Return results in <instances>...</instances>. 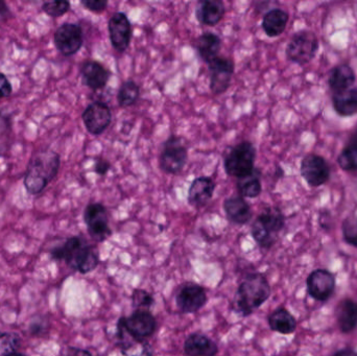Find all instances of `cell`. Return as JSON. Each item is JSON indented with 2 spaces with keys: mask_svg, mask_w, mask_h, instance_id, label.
Masks as SVG:
<instances>
[{
  "mask_svg": "<svg viewBox=\"0 0 357 356\" xmlns=\"http://www.w3.org/2000/svg\"><path fill=\"white\" fill-rule=\"evenodd\" d=\"M50 255L54 261H65L71 269L84 275L91 273L100 265L98 248L81 236L67 238L62 245L52 249Z\"/></svg>",
  "mask_w": 357,
  "mask_h": 356,
  "instance_id": "6da1fadb",
  "label": "cell"
},
{
  "mask_svg": "<svg viewBox=\"0 0 357 356\" xmlns=\"http://www.w3.org/2000/svg\"><path fill=\"white\" fill-rule=\"evenodd\" d=\"M270 284L261 273H250L239 284L235 294V309L243 317H249L270 298Z\"/></svg>",
  "mask_w": 357,
  "mask_h": 356,
  "instance_id": "7a4b0ae2",
  "label": "cell"
},
{
  "mask_svg": "<svg viewBox=\"0 0 357 356\" xmlns=\"http://www.w3.org/2000/svg\"><path fill=\"white\" fill-rule=\"evenodd\" d=\"M60 165V155L54 150H42L31 157L23 181L27 192L38 194L43 192L58 175Z\"/></svg>",
  "mask_w": 357,
  "mask_h": 356,
  "instance_id": "3957f363",
  "label": "cell"
},
{
  "mask_svg": "<svg viewBox=\"0 0 357 356\" xmlns=\"http://www.w3.org/2000/svg\"><path fill=\"white\" fill-rule=\"evenodd\" d=\"M285 226V217L282 211L277 207L264 209L254 221L251 234L258 246L262 249L272 248L277 240V236Z\"/></svg>",
  "mask_w": 357,
  "mask_h": 356,
  "instance_id": "277c9868",
  "label": "cell"
},
{
  "mask_svg": "<svg viewBox=\"0 0 357 356\" xmlns=\"http://www.w3.org/2000/svg\"><path fill=\"white\" fill-rule=\"evenodd\" d=\"M256 148L252 142L243 141L233 146L225 157L224 169L230 177H248L255 171Z\"/></svg>",
  "mask_w": 357,
  "mask_h": 356,
  "instance_id": "5b68a950",
  "label": "cell"
},
{
  "mask_svg": "<svg viewBox=\"0 0 357 356\" xmlns=\"http://www.w3.org/2000/svg\"><path fill=\"white\" fill-rule=\"evenodd\" d=\"M156 330V318L150 311H135L129 317L119 318L116 325V332H123L138 341L148 340Z\"/></svg>",
  "mask_w": 357,
  "mask_h": 356,
  "instance_id": "8992f818",
  "label": "cell"
},
{
  "mask_svg": "<svg viewBox=\"0 0 357 356\" xmlns=\"http://www.w3.org/2000/svg\"><path fill=\"white\" fill-rule=\"evenodd\" d=\"M319 46L320 43L316 33L310 31H298L287 44L285 54L291 63L305 65L314 59Z\"/></svg>",
  "mask_w": 357,
  "mask_h": 356,
  "instance_id": "52a82bcc",
  "label": "cell"
},
{
  "mask_svg": "<svg viewBox=\"0 0 357 356\" xmlns=\"http://www.w3.org/2000/svg\"><path fill=\"white\" fill-rule=\"evenodd\" d=\"M188 150L177 136H169L162 146L159 156V167L161 171L169 175H177L186 165Z\"/></svg>",
  "mask_w": 357,
  "mask_h": 356,
  "instance_id": "ba28073f",
  "label": "cell"
},
{
  "mask_svg": "<svg viewBox=\"0 0 357 356\" xmlns=\"http://www.w3.org/2000/svg\"><path fill=\"white\" fill-rule=\"evenodd\" d=\"M84 222L92 240L104 242L112 235L106 207L100 203H90L84 211Z\"/></svg>",
  "mask_w": 357,
  "mask_h": 356,
  "instance_id": "9c48e42d",
  "label": "cell"
},
{
  "mask_svg": "<svg viewBox=\"0 0 357 356\" xmlns=\"http://www.w3.org/2000/svg\"><path fill=\"white\" fill-rule=\"evenodd\" d=\"M300 173L310 187H320L331 179V167L320 155H306L302 159Z\"/></svg>",
  "mask_w": 357,
  "mask_h": 356,
  "instance_id": "30bf717a",
  "label": "cell"
},
{
  "mask_svg": "<svg viewBox=\"0 0 357 356\" xmlns=\"http://www.w3.org/2000/svg\"><path fill=\"white\" fill-rule=\"evenodd\" d=\"M209 66V88L212 93L220 95L230 87L234 75L235 64L232 59L218 56L208 64Z\"/></svg>",
  "mask_w": 357,
  "mask_h": 356,
  "instance_id": "8fae6325",
  "label": "cell"
},
{
  "mask_svg": "<svg viewBox=\"0 0 357 356\" xmlns=\"http://www.w3.org/2000/svg\"><path fill=\"white\" fill-rule=\"evenodd\" d=\"M54 41L56 49L63 56H73L83 46V29L81 25L75 23H64L54 33Z\"/></svg>",
  "mask_w": 357,
  "mask_h": 356,
  "instance_id": "7c38bea8",
  "label": "cell"
},
{
  "mask_svg": "<svg viewBox=\"0 0 357 356\" xmlns=\"http://www.w3.org/2000/svg\"><path fill=\"white\" fill-rule=\"evenodd\" d=\"M86 130L91 135L100 136L112 123V112L108 105L102 102L90 104L82 114Z\"/></svg>",
  "mask_w": 357,
  "mask_h": 356,
  "instance_id": "4fadbf2b",
  "label": "cell"
},
{
  "mask_svg": "<svg viewBox=\"0 0 357 356\" xmlns=\"http://www.w3.org/2000/svg\"><path fill=\"white\" fill-rule=\"evenodd\" d=\"M207 300L205 288L193 282H188L181 286L176 296L178 309L183 314L197 313L205 307Z\"/></svg>",
  "mask_w": 357,
  "mask_h": 356,
  "instance_id": "5bb4252c",
  "label": "cell"
},
{
  "mask_svg": "<svg viewBox=\"0 0 357 356\" xmlns=\"http://www.w3.org/2000/svg\"><path fill=\"white\" fill-rule=\"evenodd\" d=\"M109 38L115 50L125 52L132 39V24L129 17L123 12L113 14L108 22Z\"/></svg>",
  "mask_w": 357,
  "mask_h": 356,
  "instance_id": "9a60e30c",
  "label": "cell"
},
{
  "mask_svg": "<svg viewBox=\"0 0 357 356\" xmlns=\"http://www.w3.org/2000/svg\"><path fill=\"white\" fill-rule=\"evenodd\" d=\"M307 292L317 301H327L335 290V277L328 270L318 269L310 274L306 280Z\"/></svg>",
  "mask_w": 357,
  "mask_h": 356,
  "instance_id": "2e32d148",
  "label": "cell"
},
{
  "mask_svg": "<svg viewBox=\"0 0 357 356\" xmlns=\"http://www.w3.org/2000/svg\"><path fill=\"white\" fill-rule=\"evenodd\" d=\"M82 82L92 90L106 87L111 77V71L98 61L87 60L81 66Z\"/></svg>",
  "mask_w": 357,
  "mask_h": 356,
  "instance_id": "e0dca14e",
  "label": "cell"
},
{
  "mask_svg": "<svg viewBox=\"0 0 357 356\" xmlns=\"http://www.w3.org/2000/svg\"><path fill=\"white\" fill-rule=\"evenodd\" d=\"M214 192H215V182L211 178H195L188 190L189 205L195 208L205 206L213 198Z\"/></svg>",
  "mask_w": 357,
  "mask_h": 356,
  "instance_id": "ac0fdd59",
  "label": "cell"
},
{
  "mask_svg": "<svg viewBox=\"0 0 357 356\" xmlns=\"http://www.w3.org/2000/svg\"><path fill=\"white\" fill-rule=\"evenodd\" d=\"M222 207H224L225 215L228 221L235 225H245L251 221L252 217H253L249 203L241 196L226 199Z\"/></svg>",
  "mask_w": 357,
  "mask_h": 356,
  "instance_id": "d6986e66",
  "label": "cell"
},
{
  "mask_svg": "<svg viewBox=\"0 0 357 356\" xmlns=\"http://www.w3.org/2000/svg\"><path fill=\"white\" fill-rule=\"evenodd\" d=\"M184 353L187 356H216L218 347L205 334H192L185 340Z\"/></svg>",
  "mask_w": 357,
  "mask_h": 356,
  "instance_id": "ffe728a7",
  "label": "cell"
},
{
  "mask_svg": "<svg viewBox=\"0 0 357 356\" xmlns=\"http://www.w3.org/2000/svg\"><path fill=\"white\" fill-rule=\"evenodd\" d=\"M356 81V72L350 65L340 64L331 70L328 85L333 94L351 89Z\"/></svg>",
  "mask_w": 357,
  "mask_h": 356,
  "instance_id": "44dd1931",
  "label": "cell"
},
{
  "mask_svg": "<svg viewBox=\"0 0 357 356\" xmlns=\"http://www.w3.org/2000/svg\"><path fill=\"white\" fill-rule=\"evenodd\" d=\"M195 47L204 62H210L218 58L222 47V40L216 33L206 31L195 39Z\"/></svg>",
  "mask_w": 357,
  "mask_h": 356,
  "instance_id": "7402d4cb",
  "label": "cell"
},
{
  "mask_svg": "<svg viewBox=\"0 0 357 356\" xmlns=\"http://www.w3.org/2000/svg\"><path fill=\"white\" fill-rule=\"evenodd\" d=\"M225 12L224 2L220 0H205L197 6L195 14L202 24L214 26L224 18Z\"/></svg>",
  "mask_w": 357,
  "mask_h": 356,
  "instance_id": "603a6c76",
  "label": "cell"
},
{
  "mask_svg": "<svg viewBox=\"0 0 357 356\" xmlns=\"http://www.w3.org/2000/svg\"><path fill=\"white\" fill-rule=\"evenodd\" d=\"M337 324L343 334H350L357 327V302L350 298L344 299L337 305Z\"/></svg>",
  "mask_w": 357,
  "mask_h": 356,
  "instance_id": "cb8c5ba5",
  "label": "cell"
},
{
  "mask_svg": "<svg viewBox=\"0 0 357 356\" xmlns=\"http://www.w3.org/2000/svg\"><path fill=\"white\" fill-rule=\"evenodd\" d=\"M289 16L287 12L281 8L268 10L262 19V29L268 37H279L287 29Z\"/></svg>",
  "mask_w": 357,
  "mask_h": 356,
  "instance_id": "d4e9b609",
  "label": "cell"
},
{
  "mask_svg": "<svg viewBox=\"0 0 357 356\" xmlns=\"http://www.w3.org/2000/svg\"><path fill=\"white\" fill-rule=\"evenodd\" d=\"M268 326L273 332L291 334L297 330V320L284 307L275 309L268 318Z\"/></svg>",
  "mask_w": 357,
  "mask_h": 356,
  "instance_id": "484cf974",
  "label": "cell"
},
{
  "mask_svg": "<svg viewBox=\"0 0 357 356\" xmlns=\"http://www.w3.org/2000/svg\"><path fill=\"white\" fill-rule=\"evenodd\" d=\"M116 334L123 356H154V350L148 341L134 340L121 332H116Z\"/></svg>",
  "mask_w": 357,
  "mask_h": 356,
  "instance_id": "4316f807",
  "label": "cell"
},
{
  "mask_svg": "<svg viewBox=\"0 0 357 356\" xmlns=\"http://www.w3.org/2000/svg\"><path fill=\"white\" fill-rule=\"evenodd\" d=\"M333 105L335 112L342 117L354 116L357 113V88L333 95Z\"/></svg>",
  "mask_w": 357,
  "mask_h": 356,
  "instance_id": "83f0119b",
  "label": "cell"
},
{
  "mask_svg": "<svg viewBox=\"0 0 357 356\" xmlns=\"http://www.w3.org/2000/svg\"><path fill=\"white\" fill-rule=\"evenodd\" d=\"M236 187L243 198H258L262 192L261 175L259 169H255L254 173L248 177L237 180Z\"/></svg>",
  "mask_w": 357,
  "mask_h": 356,
  "instance_id": "f1b7e54d",
  "label": "cell"
},
{
  "mask_svg": "<svg viewBox=\"0 0 357 356\" xmlns=\"http://www.w3.org/2000/svg\"><path fill=\"white\" fill-rule=\"evenodd\" d=\"M140 87L136 82L129 79L123 82L117 92V102L121 108L134 106L139 100Z\"/></svg>",
  "mask_w": 357,
  "mask_h": 356,
  "instance_id": "f546056e",
  "label": "cell"
},
{
  "mask_svg": "<svg viewBox=\"0 0 357 356\" xmlns=\"http://www.w3.org/2000/svg\"><path fill=\"white\" fill-rule=\"evenodd\" d=\"M340 167L345 171H357V144L349 141L337 158Z\"/></svg>",
  "mask_w": 357,
  "mask_h": 356,
  "instance_id": "4dcf8cb0",
  "label": "cell"
},
{
  "mask_svg": "<svg viewBox=\"0 0 357 356\" xmlns=\"http://www.w3.org/2000/svg\"><path fill=\"white\" fill-rule=\"evenodd\" d=\"M21 345V338L16 332H0V353L4 356L17 353Z\"/></svg>",
  "mask_w": 357,
  "mask_h": 356,
  "instance_id": "1f68e13d",
  "label": "cell"
},
{
  "mask_svg": "<svg viewBox=\"0 0 357 356\" xmlns=\"http://www.w3.org/2000/svg\"><path fill=\"white\" fill-rule=\"evenodd\" d=\"M131 302L135 311H150L154 304L155 299L148 291L135 288L132 293Z\"/></svg>",
  "mask_w": 357,
  "mask_h": 356,
  "instance_id": "d6a6232c",
  "label": "cell"
},
{
  "mask_svg": "<svg viewBox=\"0 0 357 356\" xmlns=\"http://www.w3.org/2000/svg\"><path fill=\"white\" fill-rule=\"evenodd\" d=\"M342 232L345 242L357 248V215H352L344 219Z\"/></svg>",
  "mask_w": 357,
  "mask_h": 356,
  "instance_id": "836d02e7",
  "label": "cell"
},
{
  "mask_svg": "<svg viewBox=\"0 0 357 356\" xmlns=\"http://www.w3.org/2000/svg\"><path fill=\"white\" fill-rule=\"evenodd\" d=\"M70 2L66 0H61V1H50L45 2L42 6V10L45 14L50 17H60L66 14L70 10Z\"/></svg>",
  "mask_w": 357,
  "mask_h": 356,
  "instance_id": "e575fe53",
  "label": "cell"
},
{
  "mask_svg": "<svg viewBox=\"0 0 357 356\" xmlns=\"http://www.w3.org/2000/svg\"><path fill=\"white\" fill-rule=\"evenodd\" d=\"M82 6L92 13H102L106 10L109 2L107 0H82Z\"/></svg>",
  "mask_w": 357,
  "mask_h": 356,
  "instance_id": "d590c367",
  "label": "cell"
},
{
  "mask_svg": "<svg viewBox=\"0 0 357 356\" xmlns=\"http://www.w3.org/2000/svg\"><path fill=\"white\" fill-rule=\"evenodd\" d=\"M12 84L3 73H0V98H8L12 94Z\"/></svg>",
  "mask_w": 357,
  "mask_h": 356,
  "instance_id": "8d00e7d4",
  "label": "cell"
},
{
  "mask_svg": "<svg viewBox=\"0 0 357 356\" xmlns=\"http://www.w3.org/2000/svg\"><path fill=\"white\" fill-rule=\"evenodd\" d=\"M111 169V163L109 162L106 159H98L94 165V171L98 173V176H106Z\"/></svg>",
  "mask_w": 357,
  "mask_h": 356,
  "instance_id": "74e56055",
  "label": "cell"
},
{
  "mask_svg": "<svg viewBox=\"0 0 357 356\" xmlns=\"http://www.w3.org/2000/svg\"><path fill=\"white\" fill-rule=\"evenodd\" d=\"M63 356H92V355L89 351L85 350V349L67 347Z\"/></svg>",
  "mask_w": 357,
  "mask_h": 356,
  "instance_id": "f35d334b",
  "label": "cell"
},
{
  "mask_svg": "<svg viewBox=\"0 0 357 356\" xmlns=\"http://www.w3.org/2000/svg\"><path fill=\"white\" fill-rule=\"evenodd\" d=\"M10 8H8V4L0 0V20L6 19V17L10 16Z\"/></svg>",
  "mask_w": 357,
  "mask_h": 356,
  "instance_id": "ab89813d",
  "label": "cell"
},
{
  "mask_svg": "<svg viewBox=\"0 0 357 356\" xmlns=\"http://www.w3.org/2000/svg\"><path fill=\"white\" fill-rule=\"evenodd\" d=\"M333 356H357V353L354 351V349L345 348L337 351Z\"/></svg>",
  "mask_w": 357,
  "mask_h": 356,
  "instance_id": "60d3db41",
  "label": "cell"
},
{
  "mask_svg": "<svg viewBox=\"0 0 357 356\" xmlns=\"http://www.w3.org/2000/svg\"><path fill=\"white\" fill-rule=\"evenodd\" d=\"M350 141L352 142H356L357 144V127L356 132H354V135L351 136V138H350Z\"/></svg>",
  "mask_w": 357,
  "mask_h": 356,
  "instance_id": "b9f144b4",
  "label": "cell"
},
{
  "mask_svg": "<svg viewBox=\"0 0 357 356\" xmlns=\"http://www.w3.org/2000/svg\"><path fill=\"white\" fill-rule=\"evenodd\" d=\"M6 356H25V355H21V353H12V355H6Z\"/></svg>",
  "mask_w": 357,
  "mask_h": 356,
  "instance_id": "7bdbcfd3",
  "label": "cell"
}]
</instances>
